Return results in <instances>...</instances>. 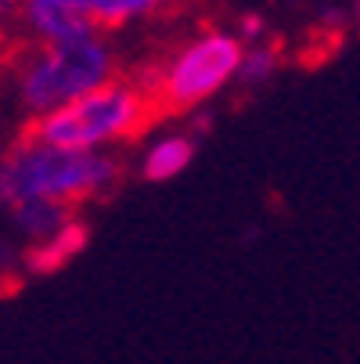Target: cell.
<instances>
[{
  "label": "cell",
  "instance_id": "1",
  "mask_svg": "<svg viewBox=\"0 0 360 364\" xmlns=\"http://www.w3.org/2000/svg\"><path fill=\"white\" fill-rule=\"evenodd\" d=\"M119 177L123 166L109 151H69L26 134L0 155V205L50 198L80 210L83 202L112 195Z\"/></svg>",
  "mask_w": 360,
  "mask_h": 364
},
{
  "label": "cell",
  "instance_id": "2",
  "mask_svg": "<svg viewBox=\"0 0 360 364\" xmlns=\"http://www.w3.org/2000/svg\"><path fill=\"white\" fill-rule=\"evenodd\" d=\"M163 109L144 83L133 80H109L87 94H80L69 105L36 116L29 134L43 144L69 148V151H109L141 137L151 119H159Z\"/></svg>",
  "mask_w": 360,
  "mask_h": 364
},
{
  "label": "cell",
  "instance_id": "3",
  "mask_svg": "<svg viewBox=\"0 0 360 364\" xmlns=\"http://www.w3.org/2000/svg\"><path fill=\"white\" fill-rule=\"evenodd\" d=\"M116 76V55L101 29L40 43L18 69V105L36 119Z\"/></svg>",
  "mask_w": 360,
  "mask_h": 364
},
{
  "label": "cell",
  "instance_id": "4",
  "mask_svg": "<svg viewBox=\"0 0 360 364\" xmlns=\"http://www.w3.org/2000/svg\"><path fill=\"white\" fill-rule=\"evenodd\" d=\"M241 50H245V43L238 40V33L205 29V33L191 36L184 47H177L163 69H148L151 76H148L144 90L156 94L163 116L205 109L227 83H234Z\"/></svg>",
  "mask_w": 360,
  "mask_h": 364
},
{
  "label": "cell",
  "instance_id": "5",
  "mask_svg": "<svg viewBox=\"0 0 360 364\" xmlns=\"http://www.w3.org/2000/svg\"><path fill=\"white\" fill-rule=\"evenodd\" d=\"M87 245H90V228L72 213L58 231H50L40 242H29V249L22 252V267L33 278H50V274H58L62 267H69Z\"/></svg>",
  "mask_w": 360,
  "mask_h": 364
},
{
  "label": "cell",
  "instance_id": "6",
  "mask_svg": "<svg viewBox=\"0 0 360 364\" xmlns=\"http://www.w3.org/2000/svg\"><path fill=\"white\" fill-rule=\"evenodd\" d=\"M18 15H22L26 29L40 43H58V40H69V36L97 29L87 18V11L80 4H72V0H22Z\"/></svg>",
  "mask_w": 360,
  "mask_h": 364
},
{
  "label": "cell",
  "instance_id": "7",
  "mask_svg": "<svg viewBox=\"0 0 360 364\" xmlns=\"http://www.w3.org/2000/svg\"><path fill=\"white\" fill-rule=\"evenodd\" d=\"M195 151H198V141L195 134H163L156 137L144 155H141V181L148 184H166V181H177L191 163H195Z\"/></svg>",
  "mask_w": 360,
  "mask_h": 364
},
{
  "label": "cell",
  "instance_id": "8",
  "mask_svg": "<svg viewBox=\"0 0 360 364\" xmlns=\"http://www.w3.org/2000/svg\"><path fill=\"white\" fill-rule=\"evenodd\" d=\"M72 213L76 210H69V205H62V202H50V198H26V202L8 205V220L26 242L47 238L50 231H58Z\"/></svg>",
  "mask_w": 360,
  "mask_h": 364
},
{
  "label": "cell",
  "instance_id": "9",
  "mask_svg": "<svg viewBox=\"0 0 360 364\" xmlns=\"http://www.w3.org/2000/svg\"><path fill=\"white\" fill-rule=\"evenodd\" d=\"M87 11V18L105 33V29H123L141 18H151L166 8V0H72Z\"/></svg>",
  "mask_w": 360,
  "mask_h": 364
},
{
  "label": "cell",
  "instance_id": "10",
  "mask_svg": "<svg viewBox=\"0 0 360 364\" xmlns=\"http://www.w3.org/2000/svg\"><path fill=\"white\" fill-rule=\"evenodd\" d=\"M278 65H281V50L256 40V43H249V47L241 50L234 83H241V87H249V90H252V87H263V83L278 73Z\"/></svg>",
  "mask_w": 360,
  "mask_h": 364
},
{
  "label": "cell",
  "instance_id": "11",
  "mask_svg": "<svg viewBox=\"0 0 360 364\" xmlns=\"http://www.w3.org/2000/svg\"><path fill=\"white\" fill-rule=\"evenodd\" d=\"M260 36H263V22L256 18V15H245L241 26H238V40H241V43H256Z\"/></svg>",
  "mask_w": 360,
  "mask_h": 364
},
{
  "label": "cell",
  "instance_id": "12",
  "mask_svg": "<svg viewBox=\"0 0 360 364\" xmlns=\"http://www.w3.org/2000/svg\"><path fill=\"white\" fill-rule=\"evenodd\" d=\"M18 8H22V0H0V22L11 18V15H18Z\"/></svg>",
  "mask_w": 360,
  "mask_h": 364
},
{
  "label": "cell",
  "instance_id": "13",
  "mask_svg": "<svg viewBox=\"0 0 360 364\" xmlns=\"http://www.w3.org/2000/svg\"><path fill=\"white\" fill-rule=\"evenodd\" d=\"M353 15H356V22H360V0H353Z\"/></svg>",
  "mask_w": 360,
  "mask_h": 364
}]
</instances>
